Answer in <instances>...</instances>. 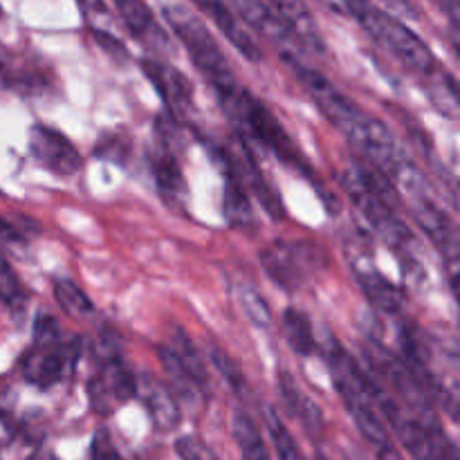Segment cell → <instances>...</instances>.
<instances>
[{"mask_svg": "<svg viewBox=\"0 0 460 460\" xmlns=\"http://www.w3.org/2000/svg\"><path fill=\"white\" fill-rule=\"evenodd\" d=\"M270 431H272L274 447H277V454L281 460H305L304 454H301L299 445H296L295 436L288 431V427L279 420L274 413H270Z\"/></svg>", "mask_w": 460, "mask_h": 460, "instance_id": "obj_31", "label": "cell"}, {"mask_svg": "<svg viewBox=\"0 0 460 460\" xmlns=\"http://www.w3.org/2000/svg\"><path fill=\"white\" fill-rule=\"evenodd\" d=\"M411 214H413V220L420 225L422 232L431 238V243L438 247L440 254L447 259L449 270H452V283H454L456 254H458V236H456V227H454V223L445 216V211L438 209V205H436L429 196L413 198Z\"/></svg>", "mask_w": 460, "mask_h": 460, "instance_id": "obj_12", "label": "cell"}, {"mask_svg": "<svg viewBox=\"0 0 460 460\" xmlns=\"http://www.w3.org/2000/svg\"><path fill=\"white\" fill-rule=\"evenodd\" d=\"M137 376L121 364V358L102 362V373L90 382V402L97 413H111L117 404L128 402L135 395Z\"/></svg>", "mask_w": 460, "mask_h": 460, "instance_id": "obj_11", "label": "cell"}, {"mask_svg": "<svg viewBox=\"0 0 460 460\" xmlns=\"http://www.w3.org/2000/svg\"><path fill=\"white\" fill-rule=\"evenodd\" d=\"M90 456H93V460H121L119 452L115 449V445H112L111 436H108L106 431H97V436H94L93 440V452H90Z\"/></svg>", "mask_w": 460, "mask_h": 460, "instance_id": "obj_34", "label": "cell"}, {"mask_svg": "<svg viewBox=\"0 0 460 460\" xmlns=\"http://www.w3.org/2000/svg\"><path fill=\"white\" fill-rule=\"evenodd\" d=\"M207 350H209L211 364H214L216 371L223 376V380L227 382V385L236 391V394H243V391L247 389V382H245V376H243V371H241V367H238L236 359H234L227 350L220 349L218 344H214V341H209V344H207Z\"/></svg>", "mask_w": 460, "mask_h": 460, "instance_id": "obj_29", "label": "cell"}, {"mask_svg": "<svg viewBox=\"0 0 460 460\" xmlns=\"http://www.w3.org/2000/svg\"><path fill=\"white\" fill-rule=\"evenodd\" d=\"M54 296H57L58 305H61L67 317L84 322V319H88L94 313L93 301L88 299V295L76 283L67 281V279H58L54 283Z\"/></svg>", "mask_w": 460, "mask_h": 460, "instance_id": "obj_25", "label": "cell"}, {"mask_svg": "<svg viewBox=\"0 0 460 460\" xmlns=\"http://www.w3.org/2000/svg\"><path fill=\"white\" fill-rule=\"evenodd\" d=\"M142 72L157 90L171 115H184L193 103V88L187 76L162 58H142Z\"/></svg>", "mask_w": 460, "mask_h": 460, "instance_id": "obj_13", "label": "cell"}, {"mask_svg": "<svg viewBox=\"0 0 460 460\" xmlns=\"http://www.w3.org/2000/svg\"><path fill=\"white\" fill-rule=\"evenodd\" d=\"M431 81L427 84V94L429 102L434 103L436 111L440 115L449 117V119H458L460 112V99H458V84L452 75L447 72H438L429 75Z\"/></svg>", "mask_w": 460, "mask_h": 460, "instance_id": "obj_24", "label": "cell"}, {"mask_svg": "<svg viewBox=\"0 0 460 460\" xmlns=\"http://www.w3.org/2000/svg\"><path fill=\"white\" fill-rule=\"evenodd\" d=\"M153 173H155L157 187H160V191L164 193V196H182L187 184H184L182 169H180L175 155H171V153L157 155L155 160H153Z\"/></svg>", "mask_w": 460, "mask_h": 460, "instance_id": "obj_27", "label": "cell"}, {"mask_svg": "<svg viewBox=\"0 0 460 460\" xmlns=\"http://www.w3.org/2000/svg\"><path fill=\"white\" fill-rule=\"evenodd\" d=\"M22 299V286L18 281L16 272L9 265V261L4 259V254L0 252V301H4L7 305H16Z\"/></svg>", "mask_w": 460, "mask_h": 460, "instance_id": "obj_32", "label": "cell"}, {"mask_svg": "<svg viewBox=\"0 0 460 460\" xmlns=\"http://www.w3.org/2000/svg\"><path fill=\"white\" fill-rule=\"evenodd\" d=\"M326 362L328 368H331L332 385L340 391L341 400H344L346 409L353 416L359 434L367 438V443L373 449H380L385 445H389L391 440L389 434H386L385 422L377 416V409L373 404L371 394H368L367 373L353 362V358L337 341H331V346H328Z\"/></svg>", "mask_w": 460, "mask_h": 460, "instance_id": "obj_5", "label": "cell"}, {"mask_svg": "<svg viewBox=\"0 0 460 460\" xmlns=\"http://www.w3.org/2000/svg\"><path fill=\"white\" fill-rule=\"evenodd\" d=\"M175 449H178V456L182 460H216L211 449L202 443L196 436H184L175 443Z\"/></svg>", "mask_w": 460, "mask_h": 460, "instance_id": "obj_33", "label": "cell"}, {"mask_svg": "<svg viewBox=\"0 0 460 460\" xmlns=\"http://www.w3.org/2000/svg\"><path fill=\"white\" fill-rule=\"evenodd\" d=\"M359 288L367 295V299L382 310L385 314H398L402 310V292L394 286L386 277H382L376 268H358L355 270Z\"/></svg>", "mask_w": 460, "mask_h": 460, "instance_id": "obj_20", "label": "cell"}, {"mask_svg": "<svg viewBox=\"0 0 460 460\" xmlns=\"http://www.w3.org/2000/svg\"><path fill=\"white\" fill-rule=\"evenodd\" d=\"M30 153L39 164L57 175H75L84 166L75 144L49 126L36 124L30 130Z\"/></svg>", "mask_w": 460, "mask_h": 460, "instance_id": "obj_10", "label": "cell"}, {"mask_svg": "<svg viewBox=\"0 0 460 460\" xmlns=\"http://www.w3.org/2000/svg\"><path fill=\"white\" fill-rule=\"evenodd\" d=\"M126 30L151 52H169L171 39L144 0H112Z\"/></svg>", "mask_w": 460, "mask_h": 460, "instance_id": "obj_14", "label": "cell"}, {"mask_svg": "<svg viewBox=\"0 0 460 460\" xmlns=\"http://www.w3.org/2000/svg\"><path fill=\"white\" fill-rule=\"evenodd\" d=\"M241 305L243 310H245L247 319H250L256 328H270V323H272V313H270L268 301H265L252 286L241 288Z\"/></svg>", "mask_w": 460, "mask_h": 460, "instance_id": "obj_30", "label": "cell"}, {"mask_svg": "<svg viewBox=\"0 0 460 460\" xmlns=\"http://www.w3.org/2000/svg\"><path fill=\"white\" fill-rule=\"evenodd\" d=\"M135 395H139L157 431H171L180 425L178 398L162 380L144 373L135 382Z\"/></svg>", "mask_w": 460, "mask_h": 460, "instance_id": "obj_16", "label": "cell"}, {"mask_svg": "<svg viewBox=\"0 0 460 460\" xmlns=\"http://www.w3.org/2000/svg\"><path fill=\"white\" fill-rule=\"evenodd\" d=\"M232 431L234 440H236L238 449H241L243 460H272L270 458L268 445H265L263 436H261L259 425L245 413L238 409L232 418Z\"/></svg>", "mask_w": 460, "mask_h": 460, "instance_id": "obj_21", "label": "cell"}, {"mask_svg": "<svg viewBox=\"0 0 460 460\" xmlns=\"http://www.w3.org/2000/svg\"><path fill=\"white\" fill-rule=\"evenodd\" d=\"M229 7L236 13L241 22H245L250 30L263 36L268 43H272L279 49L283 61H296L301 58V45L296 36L292 34L290 27L283 22V18L270 7L265 0H229Z\"/></svg>", "mask_w": 460, "mask_h": 460, "instance_id": "obj_9", "label": "cell"}, {"mask_svg": "<svg viewBox=\"0 0 460 460\" xmlns=\"http://www.w3.org/2000/svg\"><path fill=\"white\" fill-rule=\"evenodd\" d=\"M157 355H160L162 368H164V373L169 376V380H171V385H166V386L173 391L175 398H189L193 391V386H198V385L191 380V377H189V373L184 371V367L180 364L178 355L171 350V346H157Z\"/></svg>", "mask_w": 460, "mask_h": 460, "instance_id": "obj_28", "label": "cell"}, {"mask_svg": "<svg viewBox=\"0 0 460 460\" xmlns=\"http://www.w3.org/2000/svg\"><path fill=\"white\" fill-rule=\"evenodd\" d=\"M283 332H286V340L290 344V349L296 355H301V358H310L317 350L313 323H310L308 314L301 313V310H286V314H283Z\"/></svg>", "mask_w": 460, "mask_h": 460, "instance_id": "obj_23", "label": "cell"}, {"mask_svg": "<svg viewBox=\"0 0 460 460\" xmlns=\"http://www.w3.org/2000/svg\"><path fill=\"white\" fill-rule=\"evenodd\" d=\"M438 9H443L449 18H452V25L456 27L458 21V0H431Z\"/></svg>", "mask_w": 460, "mask_h": 460, "instance_id": "obj_36", "label": "cell"}, {"mask_svg": "<svg viewBox=\"0 0 460 460\" xmlns=\"http://www.w3.org/2000/svg\"><path fill=\"white\" fill-rule=\"evenodd\" d=\"M0 241H18L16 229H13L12 225L4 223L3 218H0Z\"/></svg>", "mask_w": 460, "mask_h": 460, "instance_id": "obj_38", "label": "cell"}, {"mask_svg": "<svg viewBox=\"0 0 460 460\" xmlns=\"http://www.w3.org/2000/svg\"><path fill=\"white\" fill-rule=\"evenodd\" d=\"M66 350L57 341H34L30 353L22 359L25 367V377L31 385L40 386V389H49L57 385L63 376V367H66Z\"/></svg>", "mask_w": 460, "mask_h": 460, "instance_id": "obj_18", "label": "cell"}, {"mask_svg": "<svg viewBox=\"0 0 460 460\" xmlns=\"http://www.w3.org/2000/svg\"><path fill=\"white\" fill-rule=\"evenodd\" d=\"M225 162H227L229 178L236 180L243 189L247 191V196H254L261 202V207L265 209V214L272 220H283L286 218V207H283L281 196L274 191L272 184L265 180V175L261 173L259 164H256L254 155L247 148L245 139L238 137L236 142L229 144L225 148Z\"/></svg>", "mask_w": 460, "mask_h": 460, "instance_id": "obj_8", "label": "cell"}, {"mask_svg": "<svg viewBox=\"0 0 460 460\" xmlns=\"http://www.w3.org/2000/svg\"><path fill=\"white\" fill-rule=\"evenodd\" d=\"M265 3L283 18V22L290 27L301 48L317 54L326 52V43H323L317 21H314L313 12L304 0H265Z\"/></svg>", "mask_w": 460, "mask_h": 460, "instance_id": "obj_17", "label": "cell"}, {"mask_svg": "<svg viewBox=\"0 0 460 460\" xmlns=\"http://www.w3.org/2000/svg\"><path fill=\"white\" fill-rule=\"evenodd\" d=\"M225 220H227L232 227L236 229H254L256 218L254 209H252L250 196H247L245 189L236 182L234 178L227 175V182H225V202H223Z\"/></svg>", "mask_w": 460, "mask_h": 460, "instance_id": "obj_22", "label": "cell"}, {"mask_svg": "<svg viewBox=\"0 0 460 460\" xmlns=\"http://www.w3.org/2000/svg\"><path fill=\"white\" fill-rule=\"evenodd\" d=\"M279 389H281L283 400H286L290 411L296 416V420L304 425V429L308 431L310 436H322L323 431L322 409L317 407V402H314V400L301 389L299 382H296L288 371L279 373Z\"/></svg>", "mask_w": 460, "mask_h": 460, "instance_id": "obj_19", "label": "cell"}, {"mask_svg": "<svg viewBox=\"0 0 460 460\" xmlns=\"http://www.w3.org/2000/svg\"><path fill=\"white\" fill-rule=\"evenodd\" d=\"M376 454H377V460H404L402 456H400L398 449H395L391 443L385 445V447L376 449Z\"/></svg>", "mask_w": 460, "mask_h": 460, "instance_id": "obj_37", "label": "cell"}, {"mask_svg": "<svg viewBox=\"0 0 460 460\" xmlns=\"http://www.w3.org/2000/svg\"><path fill=\"white\" fill-rule=\"evenodd\" d=\"M0 16H3V7H0Z\"/></svg>", "mask_w": 460, "mask_h": 460, "instance_id": "obj_39", "label": "cell"}, {"mask_svg": "<svg viewBox=\"0 0 460 460\" xmlns=\"http://www.w3.org/2000/svg\"><path fill=\"white\" fill-rule=\"evenodd\" d=\"M341 187H344L346 196L353 200L355 209L362 214V218L367 220L368 227L386 243V245L394 247L395 252H404L407 259L411 261V247L416 245V238L409 232L407 225L398 218L394 209H391L389 202L376 191V189L368 187L362 178L358 175V171H350V173L341 175Z\"/></svg>", "mask_w": 460, "mask_h": 460, "instance_id": "obj_6", "label": "cell"}, {"mask_svg": "<svg viewBox=\"0 0 460 460\" xmlns=\"http://www.w3.org/2000/svg\"><path fill=\"white\" fill-rule=\"evenodd\" d=\"M207 18H211L216 27L220 30V34L252 63H259L263 58L259 43L252 39L250 31L245 30L241 21L236 18V13L232 12V7L227 4V0H191Z\"/></svg>", "mask_w": 460, "mask_h": 460, "instance_id": "obj_15", "label": "cell"}, {"mask_svg": "<svg viewBox=\"0 0 460 460\" xmlns=\"http://www.w3.org/2000/svg\"><path fill=\"white\" fill-rule=\"evenodd\" d=\"M288 66L292 67L310 99L317 103L322 115L367 157L368 166L380 171L391 184L402 187L411 198L427 193L425 175L400 151L394 133L380 119L368 115L362 106H358L353 99L346 97L340 88H335L328 81V76H323L314 67L305 66L301 58L288 61Z\"/></svg>", "mask_w": 460, "mask_h": 460, "instance_id": "obj_1", "label": "cell"}, {"mask_svg": "<svg viewBox=\"0 0 460 460\" xmlns=\"http://www.w3.org/2000/svg\"><path fill=\"white\" fill-rule=\"evenodd\" d=\"M319 3L337 16H350V0H319Z\"/></svg>", "mask_w": 460, "mask_h": 460, "instance_id": "obj_35", "label": "cell"}, {"mask_svg": "<svg viewBox=\"0 0 460 460\" xmlns=\"http://www.w3.org/2000/svg\"><path fill=\"white\" fill-rule=\"evenodd\" d=\"M31 460H39V458H31Z\"/></svg>", "mask_w": 460, "mask_h": 460, "instance_id": "obj_40", "label": "cell"}, {"mask_svg": "<svg viewBox=\"0 0 460 460\" xmlns=\"http://www.w3.org/2000/svg\"><path fill=\"white\" fill-rule=\"evenodd\" d=\"M350 18H358L364 31L411 72L429 76L438 70L429 45L407 22L386 13L371 0H350Z\"/></svg>", "mask_w": 460, "mask_h": 460, "instance_id": "obj_3", "label": "cell"}, {"mask_svg": "<svg viewBox=\"0 0 460 460\" xmlns=\"http://www.w3.org/2000/svg\"><path fill=\"white\" fill-rule=\"evenodd\" d=\"M171 350L178 355L180 364H182L184 371L189 373V377H191L198 386H205L207 385V367H205V362H202L198 349L193 346V341L189 340V335L182 331V328L175 326V337H173V344H171Z\"/></svg>", "mask_w": 460, "mask_h": 460, "instance_id": "obj_26", "label": "cell"}, {"mask_svg": "<svg viewBox=\"0 0 460 460\" xmlns=\"http://www.w3.org/2000/svg\"><path fill=\"white\" fill-rule=\"evenodd\" d=\"M223 103V111L229 119L234 121V126L238 128V137L241 139H254L256 144H261L263 148L272 151L279 157V162H283L290 169L299 171L305 178L313 180L314 171L310 169L308 162L304 160L299 148L295 146V142L290 139V135L286 133L281 124H279L277 117L254 97L247 88L238 85L232 93L223 94L220 97Z\"/></svg>", "mask_w": 460, "mask_h": 460, "instance_id": "obj_2", "label": "cell"}, {"mask_svg": "<svg viewBox=\"0 0 460 460\" xmlns=\"http://www.w3.org/2000/svg\"><path fill=\"white\" fill-rule=\"evenodd\" d=\"M261 263L279 288L292 292L326 265V256L313 243L277 241L261 252Z\"/></svg>", "mask_w": 460, "mask_h": 460, "instance_id": "obj_7", "label": "cell"}, {"mask_svg": "<svg viewBox=\"0 0 460 460\" xmlns=\"http://www.w3.org/2000/svg\"><path fill=\"white\" fill-rule=\"evenodd\" d=\"M162 13H164L166 22L173 30V34L178 36V40L189 52L193 66L214 85L218 97L232 93V90H236L241 85L236 81V76H234L229 61L225 58L216 36L211 34L207 22L196 12H191L184 4H166L162 9Z\"/></svg>", "mask_w": 460, "mask_h": 460, "instance_id": "obj_4", "label": "cell"}]
</instances>
